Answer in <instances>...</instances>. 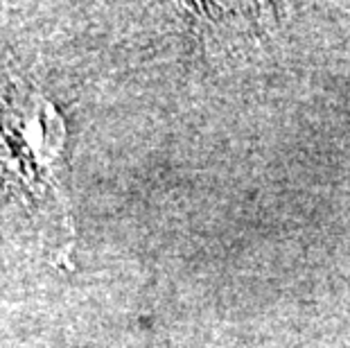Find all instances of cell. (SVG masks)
I'll use <instances>...</instances> for the list:
<instances>
[{"label":"cell","instance_id":"1","mask_svg":"<svg viewBox=\"0 0 350 348\" xmlns=\"http://www.w3.org/2000/svg\"><path fill=\"white\" fill-rule=\"evenodd\" d=\"M55 116V109L39 93L29 91L18 79L0 88V163L25 188L27 202L50 204V195L59 202L57 163L64 150V124L52 127L46 136L39 131Z\"/></svg>","mask_w":350,"mask_h":348}]
</instances>
